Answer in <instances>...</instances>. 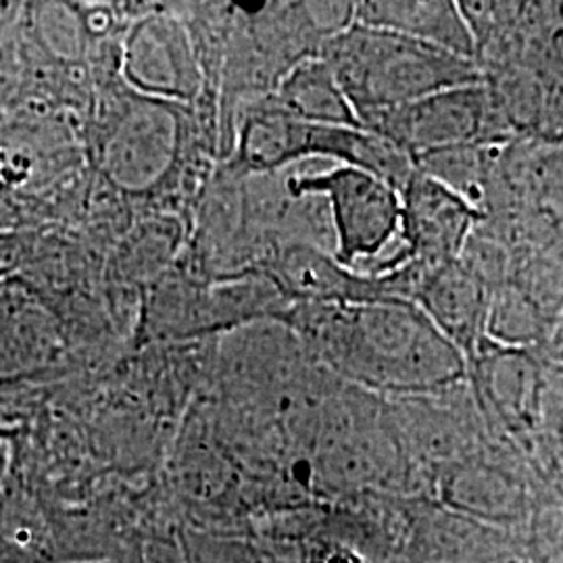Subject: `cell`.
Instances as JSON below:
<instances>
[{
    "mask_svg": "<svg viewBox=\"0 0 563 563\" xmlns=\"http://www.w3.org/2000/svg\"><path fill=\"white\" fill-rule=\"evenodd\" d=\"M278 322L334 378L384 399L467 380L462 351L416 301L292 302Z\"/></svg>",
    "mask_w": 563,
    "mask_h": 563,
    "instance_id": "cell-1",
    "label": "cell"
},
{
    "mask_svg": "<svg viewBox=\"0 0 563 563\" xmlns=\"http://www.w3.org/2000/svg\"><path fill=\"white\" fill-rule=\"evenodd\" d=\"M320 57L360 118L484 81L476 60L357 21L325 42Z\"/></svg>",
    "mask_w": 563,
    "mask_h": 563,
    "instance_id": "cell-2",
    "label": "cell"
},
{
    "mask_svg": "<svg viewBox=\"0 0 563 563\" xmlns=\"http://www.w3.org/2000/svg\"><path fill=\"white\" fill-rule=\"evenodd\" d=\"M307 159L360 167L390 181L399 192L416 172V163L402 151L365 128L297 120L282 111L272 97L249 109L236 151L242 174H276Z\"/></svg>",
    "mask_w": 563,
    "mask_h": 563,
    "instance_id": "cell-3",
    "label": "cell"
},
{
    "mask_svg": "<svg viewBox=\"0 0 563 563\" xmlns=\"http://www.w3.org/2000/svg\"><path fill=\"white\" fill-rule=\"evenodd\" d=\"M286 188L295 197H322L334 230L336 262L365 272H393L386 246L401 242V192L380 176L351 165L295 174L286 178Z\"/></svg>",
    "mask_w": 563,
    "mask_h": 563,
    "instance_id": "cell-4",
    "label": "cell"
},
{
    "mask_svg": "<svg viewBox=\"0 0 563 563\" xmlns=\"http://www.w3.org/2000/svg\"><path fill=\"white\" fill-rule=\"evenodd\" d=\"M405 457L423 495L451 467L478 453L495 439L472 397L467 380L437 393L386 399Z\"/></svg>",
    "mask_w": 563,
    "mask_h": 563,
    "instance_id": "cell-5",
    "label": "cell"
},
{
    "mask_svg": "<svg viewBox=\"0 0 563 563\" xmlns=\"http://www.w3.org/2000/svg\"><path fill=\"white\" fill-rule=\"evenodd\" d=\"M499 111L493 90L481 81L367 113L360 120L365 130L395 144L416 163L434 153L497 142Z\"/></svg>",
    "mask_w": 563,
    "mask_h": 563,
    "instance_id": "cell-6",
    "label": "cell"
},
{
    "mask_svg": "<svg viewBox=\"0 0 563 563\" xmlns=\"http://www.w3.org/2000/svg\"><path fill=\"white\" fill-rule=\"evenodd\" d=\"M544 488L534 465L516 444L490 439L478 453L439 478L432 499L516 534Z\"/></svg>",
    "mask_w": 563,
    "mask_h": 563,
    "instance_id": "cell-7",
    "label": "cell"
},
{
    "mask_svg": "<svg viewBox=\"0 0 563 563\" xmlns=\"http://www.w3.org/2000/svg\"><path fill=\"white\" fill-rule=\"evenodd\" d=\"M541 351L484 341L467 362V386L495 439L516 444L530 460L544 386Z\"/></svg>",
    "mask_w": 563,
    "mask_h": 563,
    "instance_id": "cell-8",
    "label": "cell"
},
{
    "mask_svg": "<svg viewBox=\"0 0 563 563\" xmlns=\"http://www.w3.org/2000/svg\"><path fill=\"white\" fill-rule=\"evenodd\" d=\"M402 246L409 262L437 269L462 257L484 216L457 190L416 167L401 190Z\"/></svg>",
    "mask_w": 563,
    "mask_h": 563,
    "instance_id": "cell-9",
    "label": "cell"
},
{
    "mask_svg": "<svg viewBox=\"0 0 563 563\" xmlns=\"http://www.w3.org/2000/svg\"><path fill=\"white\" fill-rule=\"evenodd\" d=\"M522 562L516 537L439 504L416 497L409 532L395 563Z\"/></svg>",
    "mask_w": 563,
    "mask_h": 563,
    "instance_id": "cell-10",
    "label": "cell"
},
{
    "mask_svg": "<svg viewBox=\"0 0 563 563\" xmlns=\"http://www.w3.org/2000/svg\"><path fill=\"white\" fill-rule=\"evenodd\" d=\"M490 292V286L457 260L423 276L416 302L470 362L486 341Z\"/></svg>",
    "mask_w": 563,
    "mask_h": 563,
    "instance_id": "cell-11",
    "label": "cell"
},
{
    "mask_svg": "<svg viewBox=\"0 0 563 563\" xmlns=\"http://www.w3.org/2000/svg\"><path fill=\"white\" fill-rule=\"evenodd\" d=\"M130 42V78L167 97L192 99L199 92V63L178 21L167 18L144 21Z\"/></svg>",
    "mask_w": 563,
    "mask_h": 563,
    "instance_id": "cell-12",
    "label": "cell"
},
{
    "mask_svg": "<svg viewBox=\"0 0 563 563\" xmlns=\"http://www.w3.org/2000/svg\"><path fill=\"white\" fill-rule=\"evenodd\" d=\"M355 21L476 60V38L460 2H355Z\"/></svg>",
    "mask_w": 563,
    "mask_h": 563,
    "instance_id": "cell-13",
    "label": "cell"
},
{
    "mask_svg": "<svg viewBox=\"0 0 563 563\" xmlns=\"http://www.w3.org/2000/svg\"><path fill=\"white\" fill-rule=\"evenodd\" d=\"M269 97L282 111L297 120L363 128L357 111L344 97L336 76L322 57H311L292 67Z\"/></svg>",
    "mask_w": 563,
    "mask_h": 563,
    "instance_id": "cell-14",
    "label": "cell"
},
{
    "mask_svg": "<svg viewBox=\"0 0 563 563\" xmlns=\"http://www.w3.org/2000/svg\"><path fill=\"white\" fill-rule=\"evenodd\" d=\"M514 537L523 563H563V504L549 486Z\"/></svg>",
    "mask_w": 563,
    "mask_h": 563,
    "instance_id": "cell-15",
    "label": "cell"
},
{
    "mask_svg": "<svg viewBox=\"0 0 563 563\" xmlns=\"http://www.w3.org/2000/svg\"><path fill=\"white\" fill-rule=\"evenodd\" d=\"M523 184L549 211L563 216V146L549 144L523 157Z\"/></svg>",
    "mask_w": 563,
    "mask_h": 563,
    "instance_id": "cell-16",
    "label": "cell"
},
{
    "mask_svg": "<svg viewBox=\"0 0 563 563\" xmlns=\"http://www.w3.org/2000/svg\"><path fill=\"white\" fill-rule=\"evenodd\" d=\"M302 563H369L362 553L346 544L318 534L305 551Z\"/></svg>",
    "mask_w": 563,
    "mask_h": 563,
    "instance_id": "cell-17",
    "label": "cell"
},
{
    "mask_svg": "<svg viewBox=\"0 0 563 563\" xmlns=\"http://www.w3.org/2000/svg\"><path fill=\"white\" fill-rule=\"evenodd\" d=\"M144 563H190V560L181 539L162 537L148 544Z\"/></svg>",
    "mask_w": 563,
    "mask_h": 563,
    "instance_id": "cell-18",
    "label": "cell"
},
{
    "mask_svg": "<svg viewBox=\"0 0 563 563\" xmlns=\"http://www.w3.org/2000/svg\"><path fill=\"white\" fill-rule=\"evenodd\" d=\"M541 353L549 362L563 367V311L560 320L555 323V328H553V332H551V339L544 344Z\"/></svg>",
    "mask_w": 563,
    "mask_h": 563,
    "instance_id": "cell-19",
    "label": "cell"
},
{
    "mask_svg": "<svg viewBox=\"0 0 563 563\" xmlns=\"http://www.w3.org/2000/svg\"><path fill=\"white\" fill-rule=\"evenodd\" d=\"M2 472H4V455H2V449H0V478H2Z\"/></svg>",
    "mask_w": 563,
    "mask_h": 563,
    "instance_id": "cell-20",
    "label": "cell"
},
{
    "mask_svg": "<svg viewBox=\"0 0 563 563\" xmlns=\"http://www.w3.org/2000/svg\"><path fill=\"white\" fill-rule=\"evenodd\" d=\"M558 144H562V146H563V136H562V142H558Z\"/></svg>",
    "mask_w": 563,
    "mask_h": 563,
    "instance_id": "cell-21",
    "label": "cell"
},
{
    "mask_svg": "<svg viewBox=\"0 0 563 563\" xmlns=\"http://www.w3.org/2000/svg\"><path fill=\"white\" fill-rule=\"evenodd\" d=\"M516 563H523V562H516Z\"/></svg>",
    "mask_w": 563,
    "mask_h": 563,
    "instance_id": "cell-22",
    "label": "cell"
}]
</instances>
